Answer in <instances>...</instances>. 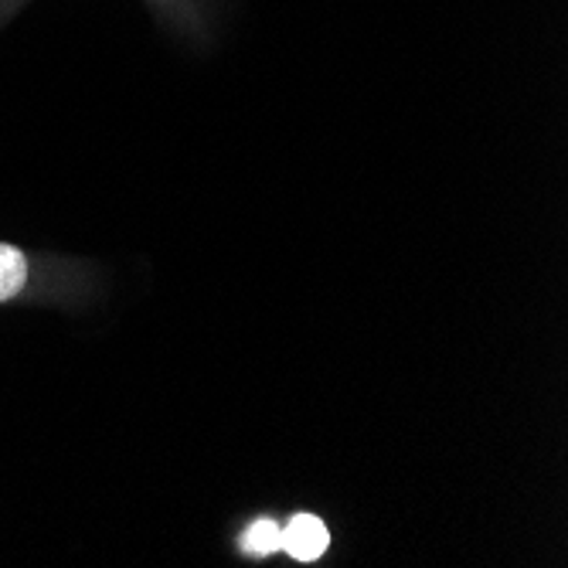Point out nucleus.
Masks as SVG:
<instances>
[{"label": "nucleus", "mask_w": 568, "mask_h": 568, "mask_svg": "<svg viewBox=\"0 0 568 568\" xmlns=\"http://www.w3.org/2000/svg\"><path fill=\"white\" fill-rule=\"evenodd\" d=\"M28 283V260L24 252L14 248V245H4L0 242V303L18 296Z\"/></svg>", "instance_id": "obj_2"}, {"label": "nucleus", "mask_w": 568, "mask_h": 568, "mask_svg": "<svg viewBox=\"0 0 568 568\" xmlns=\"http://www.w3.org/2000/svg\"><path fill=\"white\" fill-rule=\"evenodd\" d=\"M242 548L248 551V555H273V551H280V528H276V521H255L248 531H245V538H242Z\"/></svg>", "instance_id": "obj_3"}, {"label": "nucleus", "mask_w": 568, "mask_h": 568, "mask_svg": "<svg viewBox=\"0 0 568 568\" xmlns=\"http://www.w3.org/2000/svg\"><path fill=\"white\" fill-rule=\"evenodd\" d=\"M327 528L314 514H296V518L280 531V548H286L296 561H317L327 551Z\"/></svg>", "instance_id": "obj_1"}]
</instances>
